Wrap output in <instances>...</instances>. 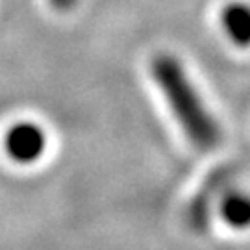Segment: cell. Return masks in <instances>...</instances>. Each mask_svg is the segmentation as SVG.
<instances>
[{"label":"cell","mask_w":250,"mask_h":250,"mask_svg":"<svg viewBox=\"0 0 250 250\" xmlns=\"http://www.w3.org/2000/svg\"><path fill=\"white\" fill-rule=\"evenodd\" d=\"M152 78L191 145L200 150H209L221 143V126L208 109V104L191 82L188 71L174 56H158L152 62Z\"/></svg>","instance_id":"1"},{"label":"cell","mask_w":250,"mask_h":250,"mask_svg":"<svg viewBox=\"0 0 250 250\" xmlns=\"http://www.w3.org/2000/svg\"><path fill=\"white\" fill-rule=\"evenodd\" d=\"M6 152L11 160L19 163H32L45 152V132L34 123H19L11 126L6 134Z\"/></svg>","instance_id":"2"},{"label":"cell","mask_w":250,"mask_h":250,"mask_svg":"<svg viewBox=\"0 0 250 250\" xmlns=\"http://www.w3.org/2000/svg\"><path fill=\"white\" fill-rule=\"evenodd\" d=\"M221 217L233 230L250 228V195L249 193H230L221 202Z\"/></svg>","instance_id":"4"},{"label":"cell","mask_w":250,"mask_h":250,"mask_svg":"<svg viewBox=\"0 0 250 250\" xmlns=\"http://www.w3.org/2000/svg\"><path fill=\"white\" fill-rule=\"evenodd\" d=\"M221 26L237 46H250V4L230 2L221 11Z\"/></svg>","instance_id":"3"}]
</instances>
